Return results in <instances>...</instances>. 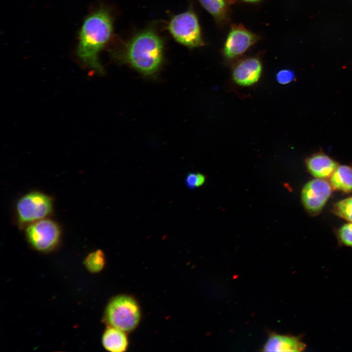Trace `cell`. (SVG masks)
I'll list each match as a JSON object with an SVG mask.
<instances>
[{
  "instance_id": "obj_18",
  "label": "cell",
  "mask_w": 352,
  "mask_h": 352,
  "mask_svg": "<svg viewBox=\"0 0 352 352\" xmlns=\"http://www.w3.org/2000/svg\"><path fill=\"white\" fill-rule=\"evenodd\" d=\"M295 78L293 72L289 69H282L276 75L277 81L281 85H286L293 81Z\"/></svg>"
},
{
  "instance_id": "obj_5",
  "label": "cell",
  "mask_w": 352,
  "mask_h": 352,
  "mask_svg": "<svg viewBox=\"0 0 352 352\" xmlns=\"http://www.w3.org/2000/svg\"><path fill=\"white\" fill-rule=\"evenodd\" d=\"M52 210L51 198L39 192L27 194L22 197L17 204L18 219L22 223L42 220L49 215Z\"/></svg>"
},
{
  "instance_id": "obj_16",
  "label": "cell",
  "mask_w": 352,
  "mask_h": 352,
  "mask_svg": "<svg viewBox=\"0 0 352 352\" xmlns=\"http://www.w3.org/2000/svg\"><path fill=\"white\" fill-rule=\"evenodd\" d=\"M335 213L350 222H352V197L339 201L334 207Z\"/></svg>"
},
{
  "instance_id": "obj_20",
  "label": "cell",
  "mask_w": 352,
  "mask_h": 352,
  "mask_svg": "<svg viewBox=\"0 0 352 352\" xmlns=\"http://www.w3.org/2000/svg\"><path fill=\"white\" fill-rule=\"evenodd\" d=\"M197 177V187H198L204 184L205 181V176L201 174L198 173Z\"/></svg>"
},
{
  "instance_id": "obj_6",
  "label": "cell",
  "mask_w": 352,
  "mask_h": 352,
  "mask_svg": "<svg viewBox=\"0 0 352 352\" xmlns=\"http://www.w3.org/2000/svg\"><path fill=\"white\" fill-rule=\"evenodd\" d=\"M26 236L31 245L40 251H47L58 242L60 228L57 223L49 219H42L30 224L27 228Z\"/></svg>"
},
{
  "instance_id": "obj_15",
  "label": "cell",
  "mask_w": 352,
  "mask_h": 352,
  "mask_svg": "<svg viewBox=\"0 0 352 352\" xmlns=\"http://www.w3.org/2000/svg\"><path fill=\"white\" fill-rule=\"evenodd\" d=\"M85 264L88 269L92 273L100 271L105 264V256L101 250L89 254L86 259Z\"/></svg>"
},
{
  "instance_id": "obj_4",
  "label": "cell",
  "mask_w": 352,
  "mask_h": 352,
  "mask_svg": "<svg viewBox=\"0 0 352 352\" xmlns=\"http://www.w3.org/2000/svg\"><path fill=\"white\" fill-rule=\"evenodd\" d=\"M168 29L177 42L186 46L194 48L204 44L198 17L191 10L173 16Z\"/></svg>"
},
{
  "instance_id": "obj_19",
  "label": "cell",
  "mask_w": 352,
  "mask_h": 352,
  "mask_svg": "<svg viewBox=\"0 0 352 352\" xmlns=\"http://www.w3.org/2000/svg\"><path fill=\"white\" fill-rule=\"evenodd\" d=\"M197 174H188L185 178V184L187 188L193 189L197 187Z\"/></svg>"
},
{
  "instance_id": "obj_9",
  "label": "cell",
  "mask_w": 352,
  "mask_h": 352,
  "mask_svg": "<svg viewBox=\"0 0 352 352\" xmlns=\"http://www.w3.org/2000/svg\"><path fill=\"white\" fill-rule=\"evenodd\" d=\"M263 70L262 62L254 57L245 58L234 67L232 79L237 85L242 87L251 86L260 79Z\"/></svg>"
},
{
  "instance_id": "obj_3",
  "label": "cell",
  "mask_w": 352,
  "mask_h": 352,
  "mask_svg": "<svg viewBox=\"0 0 352 352\" xmlns=\"http://www.w3.org/2000/svg\"><path fill=\"white\" fill-rule=\"evenodd\" d=\"M106 315L111 326L124 331L134 330L141 317L138 304L133 298L126 295L113 298L107 307Z\"/></svg>"
},
{
  "instance_id": "obj_11",
  "label": "cell",
  "mask_w": 352,
  "mask_h": 352,
  "mask_svg": "<svg viewBox=\"0 0 352 352\" xmlns=\"http://www.w3.org/2000/svg\"><path fill=\"white\" fill-rule=\"evenodd\" d=\"M305 345L298 338L273 334L270 336L263 347L264 352H301Z\"/></svg>"
},
{
  "instance_id": "obj_17",
  "label": "cell",
  "mask_w": 352,
  "mask_h": 352,
  "mask_svg": "<svg viewBox=\"0 0 352 352\" xmlns=\"http://www.w3.org/2000/svg\"><path fill=\"white\" fill-rule=\"evenodd\" d=\"M338 236L342 243L352 247V222L343 225L338 232Z\"/></svg>"
},
{
  "instance_id": "obj_14",
  "label": "cell",
  "mask_w": 352,
  "mask_h": 352,
  "mask_svg": "<svg viewBox=\"0 0 352 352\" xmlns=\"http://www.w3.org/2000/svg\"><path fill=\"white\" fill-rule=\"evenodd\" d=\"M201 6L218 22L225 21L228 8L225 0H198Z\"/></svg>"
},
{
  "instance_id": "obj_8",
  "label": "cell",
  "mask_w": 352,
  "mask_h": 352,
  "mask_svg": "<svg viewBox=\"0 0 352 352\" xmlns=\"http://www.w3.org/2000/svg\"><path fill=\"white\" fill-rule=\"evenodd\" d=\"M331 192V185L327 181L318 178L312 179L302 189V202L309 212L317 213L325 206Z\"/></svg>"
},
{
  "instance_id": "obj_12",
  "label": "cell",
  "mask_w": 352,
  "mask_h": 352,
  "mask_svg": "<svg viewBox=\"0 0 352 352\" xmlns=\"http://www.w3.org/2000/svg\"><path fill=\"white\" fill-rule=\"evenodd\" d=\"M125 331L111 326L106 329L102 337V344L108 351L125 352L128 346V340Z\"/></svg>"
},
{
  "instance_id": "obj_10",
  "label": "cell",
  "mask_w": 352,
  "mask_h": 352,
  "mask_svg": "<svg viewBox=\"0 0 352 352\" xmlns=\"http://www.w3.org/2000/svg\"><path fill=\"white\" fill-rule=\"evenodd\" d=\"M306 166L313 176L324 179L330 177L338 165L328 155L320 153L308 157L306 160Z\"/></svg>"
},
{
  "instance_id": "obj_21",
  "label": "cell",
  "mask_w": 352,
  "mask_h": 352,
  "mask_svg": "<svg viewBox=\"0 0 352 352\" xmlns=\"http://www.w3.org/2000/svg\"><path fill=\"white\" fill-rule=\"evenodd\" d=\"M243 0V1L246 2H248V3H255V2H257L259 1H260L261 0Z\"/></svg>"
},
{
  "instance_id": "obj_13",
  "label": "cell",
  "mask_w": 352,
  "mask_h": 352,
  "mask_svg": "<svg viewBox=\"0 0 352 352\" xmlns=\"http://www.w3.org/2000/svg\"><path fill=\"white\" fill-rule=\"evenodd\" d=\"M331 186L338 190L352 192V168L347 165L338 166L330 176Z\"/></svg>"
},
{
  "instance_id": "obj_2",
  "label": "cell",
  "mask_w": 352,
  "mask_h": 352,
  "mask_svg": "<svg viewBox=\"0 0 352 352\" xmlns=\"http://www.w3.org/2000/svg\"><path fill=\"white\" fill-rule=\"evenodd\" d=\"M123 59L142 74L155 73L161 66L164 56V42L153 29L135 35L122 51Z\"/></svg>"
},
{
  "instance_id": "obj_1",
  "label": "cell",
  "mask_w": 352,
  "mask_h": 352,
  "mask_svg": "<svg viewBox=\"0 0 352 352\" xmlns=\"http://www.w3.org/2000/svg\"><path fill=\"white\" fill-rule=\"evenodd\" d=\"M112 30L111 13L102 5L86 18L79 32L76 55L85 66L99 73L104 70L98 55L109 41Z\"/></svg>"
},
{
  "instance_id": "obj_7",
  "label": "cell",
  "mask_w": 352,
  "mask_h": 352,
  "mask_svg": "<svg viewBox=\"0 0 352 352\" xmlns=\"http://www.w3.org/2000/svg\"><path fill=\"white\" fill-rule=\"evenodd\" d=\"M259 40V37L242 24L233 25L223 48L224 56L228 59L244 53Z\"/></svg>"
}]
</instances>
